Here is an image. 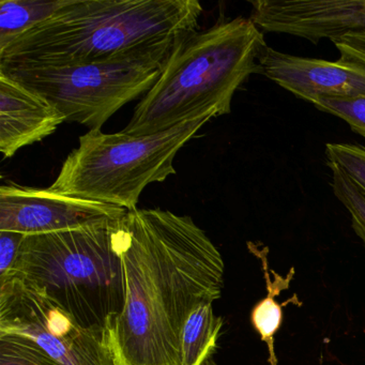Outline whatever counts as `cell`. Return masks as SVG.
Wrapping results in <instances>:
<instances>
[{
    "mask_svg": "<svg viewBox=\"0 0 365 365\" xmlns=\"http://www.w3.org/2000/svg\"><path fill=\"white\" fill-rule=\"evenodd\" d=\"M0 365H59L26 337L0 333Z\"/></svg>",
    "mask_w": 365,
    "mask_h": 365,
    "instance_id": "cell-14",
    "label": "cell"
},
{
    "mask_svg": "<svg viewBox=\"0 0 365 365\" xmlns=\"http://www.w3.org/2000/svg\"><path fill=\"white\" fill-rule=\"evenodd\" d=\"M119 220L26 236L14 268L3 277H18L41 290L84 328L108 329L125 298Z\"/></svg>",
    "mask_w": 365,
    "mask_h": 365,
    "instance_id": "cell-4",
    "label": "cell"
},
{
    "mask_svg": "<svg viewBox=\"0 0 365 365\" xmlns=\"http://www.w3.org/2000/svg\"><path fill=\"white\" fill-rule=\"evenodd\" d=\"M341 58L365 65V31H351L331 40Z\"/></svg>",
    "mask_w": 365,
    "mask_h": 365,
    "instance_id": "cell-18",
    "label": "cell"
},
{
    "mask_svg": "<svg viewBox=\"0 0 365 365\" xmlns=\"http://www.w3.org/2000/svg\"><path fill=\"white\" fill-rule=\"evenodd\" d=\"M206 365H219L217 362H215L213 359H210V360L208 361V362L206 363Z\"/></svg>",
    "mask_w": 365,
    "mask_h": 365,
    "instance_id": "cell-20",
    "label": "cell"
},
{
    "mask_svg": "<svg viewBox=\"0 0 365 365\" xmlns=\"http://www.w3.org/2000/svg\"><path fill=\"white\" fill-rule=\"evenodd\" d=\"M25 235L16 232H0V277L14 268Z\"/></svg>",
    "mask_w": 365,
    "mask_h": 365,
    "instance_id": "cell-19",
    "label": "cell"
},
{
    "mask_svg": "<svg viewBox=\"0 0 365 365\" xmlns=\"http://www.w3.org/2000/svg\"><path fill=\"white\" fill-rule=\"evenodd\" d=\"M197 0H69L0 50V66L63 67L172 50L198 31Z\"/></svg>",
    "mask_w": 365,
    "mask_h": 365,
    "instance_id": "cell-2",
    "label": "cell"
},
{
    "mask_svg": "<svg viewBox=\"0 0 365 365\" xmlns=\"http://www.w3.org/2000/svg\"><path fill=\"white\" fill-rule=\"evenodd\" d=\"M262 74L300 99L356 98L365 96V65L341 58H309L264 48L259 59Z\"/></svg>",
    "mask_w": 365,
    "mask_h": 365,
    "instance_id": "cell-9",
    "label": "cell"
},
{
    "mask_svg": "<svg viewBox=\"0 0 365 365\" xmlns=\"http://www.w3.org/2000/svg\"><path fill=\"white\" fill-rule=\"evenodd\" d=\"M128 211L112 205L55 193L50 189L8 183L0 187V232L25 236L82 227L121 219Z\"/></svg>",
    "mask_w": 365,
    "mask_h": 365,
    "instance_id": "cell-8",
    "label": "cell"
},
{
    "mask_svg": "<svg viewBox=\"0 0 365 365\" xmlns=\"http://www.w3.org/2000/svg\"><path fill=\"white\" fill-rule=\"evenodd\" d=\"M215 115H204L146 136L89 130L81 136L78 148L69 153L48 189L71 197L136 210L146 187L176 174L177 153Z\"/></svg>",
    "mask_w": 365,
    "mask_h": 365,
    "instance_id": "cell-5",
    "label": "cell"
},
{
    "mask_svg": "<svg viewBox=\"0 0 365 365\" xmlns=\"http://www.w3.org/2000/svg\"><path fill=\"white\" fill-rule=\"evenodd\" d=\"M173 50L63 67L0 66V74L50 102L66 123L101 130L123 106L150 91Z\"/></svg>",
    "mask_w": 365,
    "mask_h": 365,
    "instance_id": "cell-6",
    "label": "cell"
},
{
    "mask_svg": "<svg viewBox=\"0 0 365 365\" xmlns=\"http://www.w3.org/2000/svg\"><path fill=\"white\" fill-rule=\"evenodd\" d=\"M251 320L262 341H267L270 346L271 356H274L272 350L273 337L281 327L283 313L281 305L275 301L272 294H269L254 307Z\"/></svg>",
    "mask_w": 365,
    "mask_h": 365,
    "instance_id": "cell-17",
    "label": "cell"
},
{
    "mask_svg": "<svg viewBox=\"0 0 365 365\" xmlns=\"http://www.w3.org/2000/svg\"><path fill=\"white\" fill-rule=\"evenodd\" d=\"M0 333L31 339L59 365H117L108 329L84 328L18 277L0 279Z\"/></svg>",
    "mask_w": 365,
    "mask_h": 365,
    "instance_id": "cell-7",
    "label": "cell"
},
{
    "mask_svg": "<svg viewBox=\"0 0 365 365\" xmlns=\"http://www.w3.org/2000/svg\"><path fill=\"white\" fill-rule=\"evenodd\" d=\"M317 110L339 117L350 129L365 138V96L356 98H314L309 101Z\"/></svg>",
    "mask_w": 365,
    "mask_h": 365,
    "instance_id": "cell-16",
    "label": "cell"
},
{
    "mask_svg": "<svg viewBox=\"0 0 365 365\" xmlns=\"http://www.w3.org/2000/svg\"><path fill=\"white\" fill-rule=\"evenodd\" d=\"M326 158L328 165L336 166L365 193V147L328 143Z\"/></svg>",
    "mask_w": 365,
    "mask_h": 365,
    "instance_id": "cell-15",
    "label": "cell"
},
{
    "mask_svg": "<svg viewBox=\"0 0 365 365\" xmlns=\"http://www.w3.org/2000/svg\"><path fill=\"white\" fill-rule=\"evenodd\" d=\"M266 46L264 33L242 16L185 36L121 133L153 135L204 115L230 114L236 91L262 73L258 59Z\"/></svg>",
    "mask_w": 365,
    "mask_h": 365,
    "instance_id": "cell-3",
    "label": "cell"
},
{
    "mask_svg": "<svg viewBox=\"0 0 365 365\" xmlns=\"http://www.w3.org/2000/svg\"><path fill=\"white\" fill-rule=\"evenodd\" d=\"M329 168L332 170L333 193L347 209L351 217L352 230L365 245V193L336 166Z\"/></svg>",
    "mask_w": 365,
    "mask_h": 365,
    "instance_id": "cell-13",
    "label": "cell"
},
{
    "mask_svg": "<svg viewBox=\"0 0 365 365\" xmlns=\"http://www.w3.org/2000/svg\"><path fill=\"white\" fill-rule=\"evenodd\" d=\"M66 117L50 102L0 74V151L4 159L55 133Z\"/></svg>",
    "mask_w": 365,
    "mask_h": 365,
    "instance_id": "cell-10",
    "label": "cell"
},
{
    "mask_svg": "<svg viewBox=\"0 0 365 365\" xmlns=\"http://www.w3.org/2000/svg\"><path fill=\"white\" fill-rule=\"evenodd\" d=\"M212 304L202 303L187 318L181 336L180 365H206L217 350L224 322Z\"/></svg>",
    "mask_w": 365,
    "mask_h": 365,
    "instance_id": "cell-11",
    "label": "cell"
},
{
    "mask_svg": "<svg viewBox=\"0 0 365 365\" xmlns=\"http://www.w3.org/2000/svg\"><path fill=\"white\" fill-rule=\"evenodd\" d=\"M117 240L125 298L108 326L116 364L180 365L187 318L221 298V253L191 217L159 208L128 211Z\"/></svg>",
    "mask_w": 365,
    "mask_h": 365,
    "instance_id": "cell-1",
    "label": "cell"
},
{
    "mask_svg": "<svg viewBox=\"0 0 365 365\" xmlns=\"http://www.w3.org/2000/svg\"><path fill=\"white\" fill-rule=\"evenodd\" d=\"M69 0H1L0 1V50L23 34L41 24L65 7Z\"/></svg>",
    "mask_w": 365,
    "mask_h": 365,
    "instance_id": "cell-12",
    "label": "cell"
}]
</instances>
